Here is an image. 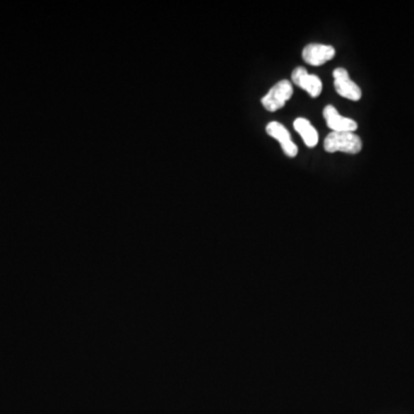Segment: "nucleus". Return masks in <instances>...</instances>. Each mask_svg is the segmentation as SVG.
<instances>
[{
  "label": "nucleus",
  "instance_id": "nucleus-1",
  "mask_svg": "<svg viewBox=\"0 0 414 414\" xmlns=\"http://www.w3.org/2000/svg\"><path fill=\"white\" fill-rule=\"evenodd\" d=\"M324 146H325L326 151L329 153L341 151L355 155V153L362 151V143L358 135L350 133V131H346V133L331 131L326 137Z\"/></svg>",
  "mask_w": 414,
  "mask_h": 414
},
{
  "label": "nucleus",
  "instance_id": "nucleus-2",
  "mask_svg": "<svg viewBox=\"0 0 414 414\" xmlns=\"http://www.w3.org/2000/svg\"><path fill=\"white\" fill-rule=\"evenodd\" d=\"M292 85L288 80H282L276 83L266 96L261 99L264 107L269 112H276L285 105V102L292 96Z\"/></svg>",
  "mask_w": 414,
  "mask_h": 414
},
{
  "label": "nucleus",
  "instance_id": "nucleus-3",
  "mask_svg": "<svg viewBox=\"0 0 414 414\" xmlns=\"http://www.w3.org/2000/svg\"><path fill=\"white\" fill-rule=\"evenodd\" d=\"M334 85L336 93L341 97L357 102L362 98V90L350 78L348 71L344 69H336L334 71Z\"/></svg>",
  "mask_w": 414,
  "mask_h": 414
},
{
  "label": "nucleus",
  "instance_id": "nucleus-4",
  "mask_svg": "<svg viewBox=\"0 0 414 414\" xmlns=\"http://www.w3.org/2000/svg\"><path fill=\"white\" fill-rule=\"evenodd\" d=\"M291 78L296 85L307 91L312 98H317L321 93V80L317 75H309L304 67H297L292 71Z\"/></svg>",
  "mask_w": 414,
  "mask_h": 414
},
{
  "label": "nucleus",
  "instance_id": "nucleus-5",
  "mask_svg": "<svg viewBox=\"0 0 414 414\" xmlns=\"http://www.w3.org/2000/svg\"><path fill=\"white\" fill-rule=\"evenodd\" d=\"M266 131L269 136L278 139L280 144H281L282 150L288 157H290V158L296 157L297 153H298V148L292 142L290 133L288 131L287 128L283 124H278L276 121H272V122H269L267 124Z\"/></svg>",
  "mask_w": 414,
  "mask_h": 414
},
{
  "label": "nucleus",
  "instance_id": "nucleus-6",
  "mask_svg": "<svg viewBox=\"0 0 414 414\" xmlns=\"http://www.w3.org/2000/svg\"><path fill=\"white\" fill-rule=\"evenodd\" d=\"M335 57V49L331 45L309 44L303 49V59L309 65L321 66Z\"/></svg>",
  "mask_w": 414,
  "mask_h": 414
},
{
  "label": "nucleus",
  "instance_id": "nucleus-7",
  "mask_svg": "<svg viewBox=\"0 0 414 414\" xmlns=\"http://www.w3.org/2000/svg\"><path fill=\"white\" fill-rule=\"evenodd\" d=\"M324 118L327 122L328 128H331L335 133H353L358 128V124L351 119L341 117L334 106H326L324 110Z\"/></svg>",
  "mask_w": 414,
  "mask_h": 414
},
{
  "label": "nucleus",
  "instance_id": "nucleus-8",
  "mask_svg": "<svg viewBox=\"0 0 414 414\" xmlns=\"http://www.w3.org/2000/svg\"><path fill=\"white\" fill-rule=\"evenodd\" d=\"M294 128L297 133L300 134L304 143L309 148H314L318 144L319 135L316 128L313 127L309 120L304 118H298L295 120Z\"/></svg>",
  "mask_w": 414,
  "mask_h": 414
}]
</instances>
